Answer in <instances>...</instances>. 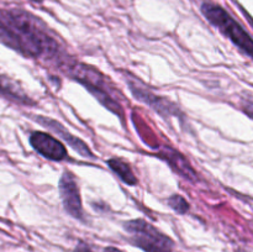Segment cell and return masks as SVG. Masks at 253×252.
Listing matches in <instances>:
<instances>
[{
    "mask_svg": "<svg viewBox=\"0 0 253 252\" xmlns=\"http://www.w3.org/2000/svg\"><path fill=\"white\" fill-rule=\"evenodd\" d=\"M0 42L25 57L59 56V46L37 17L20 9H0Z\"/></svg>",
    "mask_w": 253,
    "mask_h": 252,
    "instance_id": "1",
    "label": "cell"
},
{
    "mask_svg": "<svg viewBox=\"0 0 253 252\" xmlns=\"http://www.w3.org/2000/svg\"><path fill=\"white\" fill-rule=\"evenodd\" d=\"M202 12L212 26L220 30L244 53L253 58V37L224 7L211 1H205L202 5Z\"/></svg>",
    "mask_w": 253,
    "mask_h": 252,
    "instance_id": "2",
    "label": "cell"
},
{
    "mask_svg": "<svg viewBox=\"0 0 253 252\" xmlns=\"http://www.w3.org/2000/svg\"><path fill=\"white\" fill-rule=\"evenodd\" d=\"M68 67V72L72 78L83 84L91 94L95 95V98H98V100L105 108L123 118V109L113 96V93H111L113 89L110 88L108 79L105 78L104 74H101L98 69L83 63H76Z\"/></svg>",
    "mask_w": 253,
    "mask_h": 252,
    "instance_id": "3",
    "label": "cell"
},
{
    "mask_svg": "<svg viewBox=\"0 0 253 252\" xmlns=\"http://www.w3.org/2000/svg\"><path fill=\"white\" fill-rule=\"evenodd\" d=\"M130 235V241L145 252H172L174 242L143 219H135L124 224Z\"/></svg>",
    "mask_w": 253,
    "mask_h": 252,
    "instance_id": "4",
    "label": "cell"
},
{
    "mask_svg": "<svg viewBox=\"0 0 253 252\" xmlns=\"http://www.w3.org/2000/svg\"><path fill=\"white\" fill-rule=\"evenodd\" d=\"M59 194L64 210L74 219H83V207H82L81 192L76 177L71 170H64L59 179Z\"/></svg>",
    "mask_w": 253,
    "mask_h": 252,
    "instance_id": "5",
    "label": "cell"
},
{
    "mask_svg": "<svg viewBox=\"0 0 253 252\" xmlns=\"http://www.w3.org/2000/svg\"><path fill=\"white\" fill-rule=\"evenodd\" d=\"M30 143L37 153L43 156L47 160L63 161L68 156L66 147L61 141L42 131L32 132L30 136Z\"/></svg>",
    "mask_w": 253,
    "mask_h": 252,
    "instance_id": "6",
    "label": "cell"
},
{
    "mask_svg": "<svg viewBox=\"0 0 253 252\" xmlns=\"http://www.w3.org/2000/svg\"><path fill=\"white\" fill-rule=\"evenodd\" d=\"M127 84L130 90L135 95V98L143 101V103L148 104L153 110L157 111L163 118L169 115H177V108L168 99L155 95L150 90L143 88V85H141L136 79H127Z\"/></svg>",
    "mask_w": 253,
    "mask_h": 252,
    "instance_id": "7",
    "label": "cell"
},
{
    "mask_svg": "<svg viewBox=\"0 0 253 252\" xmlns=\"http://www.w3.org/2000/svg\"><path fill=\"white\" fill-rule=\"evenodd\" d=\"M35 120L37 121L39 124L43 125L44 127H47L48 130H51L52 132L56 133L57 136L62 138L63 141H66L68 143V146H71L76 152H78L82 157L85 158H94L93 152L90 151V148L88 147L85 142L78 138L77 136H73L68 130H66L63 125L58 123V121L53 120V119L46 118V116H36Z\"/></svg>",
    "mask_w": 253,
    "mask_h": 252,
    "instance_id": "8",
    "label": "cell"
},
{
    "mask_svg": "<svg viewBox=\"0 0 253 252\" xmlns=\"http://www.w3.org/2000/svg\"><path fill=\"white\" fill-rule=\"evenodd\" d=\"M160 157L163 158L178 174L182 175L187 180H190V182H197L198 180L197 172L192 167L189 161L177 150H173L169 146H166L161 150Z\"/></svg>",
    "mask_w": 253,
    "mask_h": 252,
    "instance_id": "9",
    "label": "cell"
},
{
    "mask_svg": "<svg viewBox=\"0 0 253 252\" xmlns=\"http://www.w3.org/2000/svg\"><path fill=\"white\" fill-rule=\"evenodd\" d=\"M0 95L10 101H14L21 105H32L34 101L29 98L26 93L20 88L17 83H15L9 77L0 74Z\"/></svg>",
    "mask_w": 253,
    "mask_h": 252,
    "instance_id": "10",
    "label": "cell"
},
{
    "mask_svg": "<svg viewBox=\"0 0 253 252\" xmlns=\"http://www.w3.org/2000/svg\"><path fill=\"white\" fill-rule=\"evenodd\" d=\"M108 165L111 168V170H114L120 177V179L125 182L126 184L135 185L137 183V178L133 174L131 167L127 163L124 162L123 160H120V158H111V160L108 161Z\"/></svg>",
    "mask_w": 253,
    "mask_h": 252,
    "instance_id": "11",
    "label": "cell"
},
{
    "mask_svg": "<svg viewBox=\"0 0 253 252\" xmlns=\"http://www.w3.org/2000/svg\"><path fill=\"white\" fill-rule=\"evenodd\" d=\"M168 204L172 208L174 211H177L178 214H185V212L189 210V203L185 200V198H183L182 195L174 194L168 199Z\"/></svg>",
    "mask_w": 253,
    "mask_h": 252,
    "instance_id": "12",
    "label": "cell"
},
{
    "mask_svg": "<svg viewBox=\"0 0 253 252\" xmlns=\"http://www.w3.org/2000/svg\"><path fill=\"white\" fill-rule=\"evenodd\" d=\"M73 252H94V251L90 249V247L88 246V245L82 244V242H81L79 245H77V247L74 249Z\"/></svg>",
    "mask_w": 253,
    "mask_h": 252,
    "instance_id": "13",
    "label": "cell"
},
{
    "mask_svg": "<svg viewBox=\"0 0 253 252\" xmlns=\"http://www.w3.org/2000/svg\"><path fill=\"white\" fill-rule=\"evenodd\" d=\"M104 252H123V251L119 249H116V247H106V249L104 250Z\"/></svg>",
    "mask_w": 253,
    "mask_h": 252,
    "instance_id": "14",
    "label": "cell"
},
{
    "mask_svg": "<svg viewBox=\"0 0 253 252\" xmlns=\"http://www.w3.org/2000/svg\"><path fill=\"white\" fill-rule=\"evenodd\" d=\"M34 1H41V0H34Z\"/></svg>",
    "mask_w": 253,
    "mask_h": 252,
    "instance_id": "15",
    "label": "cell"
}]
</instances>
